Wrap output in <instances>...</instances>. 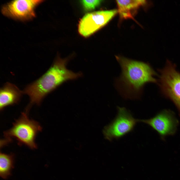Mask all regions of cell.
<instances>
[{
	"label": "cell",
	"instance_id": "obj_1",
	"mask_svg": "<svg viewBox=\"0 0 180 180\" xmlns=\"http://www.w3.org/2000/svg\"><path fill=\"white\" fill-rule=\"evenodd\" d=\"M121 68L120 76L116 78L115 86L120 95L125 99H140L145 85L156 83L154 77L156 74L148 62L116 56Z\"/></svg>",
	"mask_w": 180,
	"mask_h": 180
},
{
	"label": "cell",
	"instance_id": "obj_2",
	"mask_svg": "<svg viewBox=\"0 0 180 180\" xmlns=\"http://www.w3.org/2000/svg\"><path fill=\"white\" fill-rule=\"evenodd\" d=\"M70 58H62L58 56L45 73L26 86L23 92L30 99L26 110H29L34 104L39 105L47 94L64 82L82 76L81 72H75L67 68L66 66Z\"/></svg>",
	"mask_w": 180,
	"mask_h": 180
},
{
	"label": "cell",
	"instance_id": "obj_3",
	"mask_svg": "<svg viewBox=\"0 0 180 180\" xmlns=\"http://www.w3.org/2000/svg\"><path fill=\"white\" fill-rule=\"evenodd\" d=\"M27 114L26 111L22 112L12 127L4 132V136L6 138H16L20 146L24 145L34 149L37 146L35 142L36 136L42 128L38 122L30 119Z\"/></svg>",
	"mask_w": 180,
	"mask_h": 180
},
{
	"label": "cell",
	"instance_id": "obj_4",
	"mask_svg": "<svg viewBox=\"0 0 180 180\" xmlns=\"http://www.w3.org/2000/svg\"><path fill=\"white\" fill-rule=\"evenodd\" d=\"M117 109L116 117L103 130L105 138L110 141L119 139L131 132L139 122L125 107L117 106Z\"/></svg>",
	"mask_w": 180,
	"mask_h": 180
},
{
	"label": "cell",
	"instance_id": "obj_5",
	"mask_svg": "<svg viewBox=\"0 0 180 180\" xmlns=\"http://www.w3.org/2000/svg\"><path fill=\"white\" fill-rule=\"evenodd\" d=\"M160 72L159 84L162 92L174 102L180 116V72L176 70V66L168 60Z\"/></svg>",
	"mask_w": 180,
	"mask_h": 180
},
{
	"label": "cell",
	"instance_id": "obj_6",
	"mask_svg": "<svg viewBox=\"0 0 180 180\" xmlns=\"http://www.w3.org/2000/svg\"><path fill=\"white\" fill-rule=\"evenodd\" d=\"M44 0H14L4 4L1 9L5 16L22 21L32 20L36 16V8Z\"/></svg>",
	"mask_w": 180,
	"mask_h": 180
},
{
	"label": "cell",
	"instance_id": "obj_7",
	"mask_svg": "<svg viewBox=\"0 0 180 180\" xmlns=\"http://www.w3.org/2000/svg\"><path fill=\"white\" fill-rule=\"evenodd\" d=\"M148 124L159 134L162 139L174 134L177 130L179 121L172 111L164 110L153 117L146 119L138 120Z\"/></svg>",
	"mask_w": 180,
	"mask_h": 180
},
{
	"label": "cell",
	"instance_id": "obj_8",
	"mask_svg": "<svg viewBox=\"0 0 180 180\" xmlns=\"http://www.w3.org/2000/svg\"><path fill=\"white\" fill-rule=\"evenodd\" d=\"M116 10H100L89 13L81 19L78 26L80 34L88 36L105 25L116 14Z\"/></svg>",
	"mask_w": 180,
	"mask_h": 180
},
{
	"label": "cell",
	"instance_id": "obj_9",
	"mask_svg": "<svg viewBox=\"0 0 180 180\" xmlns=\"http://www.w3.org/2000/svg\"><path fill=\"white\" fill-rule=\"evenodd\" d=\"M23 93L14 84L9 82L5 83L0 89V110L2 111L8 106L18 103Z\"/></svg>",
	"mask_w": 180,
	"mask_h": 180
},
{
	"label": "cell",
	"instance_id": "obj_10",
	"mask_svg": "<svg viewBox=\"0 0 180 180\" xmlns=\"http://www.w3.org/2000/svg\"><path fill=\"white\" fill-rule=\"evenodd\" d=\"M118 12L122 19L132 18L138 9L146 3L145 0H117Z\"/></svg>",
	"mask_w": 180,
	"mask_h": 180
},
{
	"label": "cell",
	"instance_id": "obj_11",
	"mask_svg": "<svg viewBox=\"0 0 180 180\" xmlns=\"http://www.w3.org/2000/svg\"><path fill=\"white\" fill-rule=\"evenodd\" d=\"M14 155L0 152V176L6 179L11 176V170L14 168Z\"/></svg>",
	"mask_w": 180,
	"mask_h": 180
},
{
	"label": "cell",
	"instance_id": "obj_12",
	"mask_svg": "<svg viewBox=\"0 0 180 180\" xmlns=\"http://www.w3.org/2000/svg\"><path fill=\"white\" fill-rule=\"evenodd\" d=\"M102 1L98 0H82L81 2L84 9L89 10L94 9L99 6Z\"/></svg>",
	"mask_w": 180,
	"mask_h": 180
},
{
	"label": "cell",
	"instance_id": "obj_13",
	"mask_svg": "<svg viewBox=\"0 0 180 180\" xmlns=\"http://www.w3.org/2000/svg\"><path fill=\"white\" fill-rule=\"evenodd\" d=\"M12 139L5 138L4 139L1 140L0 148H2L7 145L12 141Z\"/></svg>",
	"mask_w": 180,
	"mask_h": 180
}]
</instances>
